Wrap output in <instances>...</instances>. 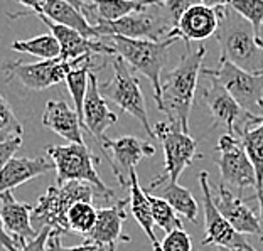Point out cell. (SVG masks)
<instances>
[{
  "mask_svg": "<svg viewBox=\"0 0 263 251\" xmlns=\"http://www.w3.org/2000/svg\"><path fill=\"white\" fill-rule=\"evenodd\" d=\"M206 47H191L186 43V51L174 69H171L160 83V100L157 108L169 118L171 123L181 127L189 133V115L194 103V94L202 69Z\"/></svg>",
  "mask_w": 263,
  "mask_h": 251,
  "instance_id": "6da1fadb",
  "label": "cell"
},
{
  "mask_svg": "<svg viewBox=\"0 0 263 251\" xmlns=\"http://www.w3.org/2000/svg\"><path fill=\"white\" fill-rule=\"evenodd\" d=\"M219 26L216 41L221 49V59L236 64L250 73H263V51L256 44V34L253 26L241 14L231 7L218 9Z\"/></svg>",
  "mask_w": 263,
  "mask_h": 251,
  "instance_id": "7a4b0ae2",
  "label": "cell"
},
{
  "mask_svg": "<svg viewBox=\"0 0 263 251\" xmlns=\"http://www.w3.org/2000/svg\"><path fill=\"white\" fill-rule=\"evenodd\" d=\"M98 196L91 184L83 181H69L64 184H54L39 197L37 204L32 209V224L35 229L49 228L58 235L69 233L68 211L80 201L91 202Z\"/></svg>",
  "mask_w": 263,
  "mask_h": 251,
  "instance_id": "3957f363",
  "label": "cell"
},
{
  "mask_svg": "<svg viewBox=\"0 0 263 251\" xmlns=\"http://www.w3.org/2000/svg\"><path fill=\"white\" fill-rule=\"evenodd\" d=\"M115 47V52L127 63L132 69L139 71L154 88V100H160V83H162V69L169 57V47L177 43L179 37H167L162 41L151 39H130L123 35H108L105 37Z\"/></svg>",
  "mask_w": 263,
  "mask_h": 251,
  "instance_id": "277c9868",
  "label": "cell"
},
{
  "mask_svg": "<svg viewBox=\"0 0 263 251\" xmlns=\"http://www.w3.org/2000/svg\"><path fill=\"white\" fill-rule=\"evenodd\" d=\"M46 155L54 162L58 184L83 181L91 184L97 189L98 197H103V199L115 197L113 190L105 186V182L101 181L97 169H95V160L97 162L100 160L98 157L95 159L93 150L86 143L69 142V145H51L46 148Z\"/></svg>",
  "mask_w": 263,
  "mask_h": 251,
  "instance_id": "5b68a950",
  "label": "cell"
},
{
  "mask_svg": "<svg viewBox=\"0 0 263 251\" xmlns=\"http://www.w3.org/2000/svg\"><path fill=\"white\" fill-rule=\"evenodd\" d=\"M113 64V78L111 81H106L100 85V91L105 96L108 103L117 105L118 108L127 111L139 122L143 130L147 131L148 137L155 139V131L151 127L147 115L145 100H143V93L140 89V81L134 73H132L130 66L123 61V59L115 54L111 56Z\"/></svg>",
  "mask_w": 263,
  "mask_h": 251,
  "instance_id": "8992f818",
  "label": "cell"
},
{
  "mask_svg": "<svg viewBox=\"0 0 263 251\" xmlns=\"http://www.w3.org/2000/svg\"><path fill=\"white\" fill-rule=\"evenodd\" d=\"M93 27L100 37L123 35V37L130 39L162 41L171 37L174 24L167 15L162 4H154L145 10L132 12L117 21H101Z\"/></svg>",
  "mask_w": 263,
  "mask_h": 251,
  "instance_id": "52a82bcc",
  "label": "cell"
},
{
  "mask_svg": "<svg viewBox=\"0 0 263 251\" xmlns=\"http://www.w3.org/2000/svg\"><path fill=\"white\" fill-rule=\"evenodd\" d=\"M88 57H78L73 61H66L61 57L54 59H41L37 63L26 61H9L2 66L5 73V81H17L31 91H41L51 86H56L59 83L66 81V76L73 68L85 63Z\"/></svg>",
  "mask_w": 263,
  "mask_h": 251,
  "instance_id": "ba28073f",
  "label": "cell"
},
{
  "mask_svg": "<svg viewBox=\"0 0 263 251\" xmlns=\"http://www.w3.org/2000/svg\"><path fill=\"white\" fill-rule=\"evenodd\" d=\"M201 74L216 78L245 111L263 115V73H250L230 61L219 59L216 69L202 68Z\"/></svg>",
  "mask_w": 263,
  "mask_h": 251,
  "instance_id": "9c48e42d",
  "label": "cell"
},
{
  "mask_svg": "<svg viewBox=\"0 0 263 251\" xmlns=\"http://www.w3.org/2000/svg\"><path fill=\"white\" fill-rule=\"evenodd\" d=\"M155 139H159L164 148V172L160 177L177 182L179 177L187 167L194 162V159H201L197 153V143L187 131L171 122H159L154 127Z\"/></svg>",
  "mask_w": 263,
  "mask_h": 251,
  "instance_id": "30bf717a",
  "label": "cell"
},
{
  "mask_svg": "<svg viewBox=\"0 0 263 251\" xmlns=\"http://www.w3.org/2000/svg\"><path fill=\"white\" fill-rule=\"evenodd\" d=\"M199 184L202 190V209H204V240L202 244H214L236 251H252L253 246L228 223L214 202L211 194V181L208 172H199Z\"/></svg>",
  "mask_w": 263,
  "mask_h": 251,
  "instance_id": "8fae6325",
  "label": "cell"
},
{
  "mask_svg": "<svg viewBox=\"0 0 263 251\" xmlns=\"http://www.w3.org/2000/svg\"><path fill=\"white\" fill-rule=\"evenodd\" d=\"M216 150L219 152L218 167L223 184L235 187L238 190H243L247 187H256L253 165L250 162L247 152H245L241 140H238L236 135H221Z\"/></svg>",
  "mask_w": 263,
  "mask_h": 251,
  "instance_id": "7c38bea8",
  "label": "cell"
},
{
  "mask_svg": "<svg viewBox=\"0 0 263 251\" xmlns=\"http://www.w3.org/2000/svg\"><path fill=\"white\" fill-rule=\"evenodd\" d=\"M209 78V86L202 89V100L208 110L211 111L214 118V125H221L231 135H240L241 128L253 117L252 113L245 111L240 103L231 96V93L226 89L216 78Z\"/></svg>",
  "mask_w": 263,
  "mask_h": 251,
  "instance_id": "4fadbf2b",
  "label": "cell"
},
{
  "mask_svg": "<svg viewBox=\"0 0 263 251\" xmlns=\"http://www.w3.org/2000/svg\"><path fill=\"white\" fill-rule=\"evenodd\" d=\"M105 150L111 152V159L108 164L113 170V176L117 177L118 184L122 187H130V176L137 169L142 159L152 157L155 153V147L151 142L137 139V137H120V139H108L103 140Z\"/></svg>",
  "mask_w": 263,
  "mask_h": 251,
  "instance_id": "5bb4252c",
  "label": "cell"
},
{
  "mask_svg": "<svg viewBox=\"0 0 263 251\" xmlns=\"http://www.w3.org/2000/svg\"><path fill=\"white\" fill-rule=\"evenodd\" d=\"M83 122H85V131L91 137L93 143L97 145L101 155L108 160L110 155L106 153L103 147V140L106 137L105 131L118 122V115L108 108V101L100 91V83L95 71H91V74H89V85L85 98V106H83Z\"/></svg>",
  "mask_w": 263,
  "mask_h": 251,
  "instance_id": "9a60e30c",
  "label": "cell"
},
{
  "mask_svg": "<svg viewBox=\"0 0 263 251\" xmlns=\"http://www.w3.org/2000/svg\"><path fill=\"white\" fill-rule=\"evenodd\" d=\"M218 26H219L218 9L197 2L194 5H191L181 15L176 27L171 31V37H179L184 43L206 41L208 37L216 34Z\"/></svg>",
  "mask_w": 263,
  "mask_h": 251,
  "instance_id": "2e32d148",
  "label": "cell"
},
{
  "mask_svg": "<svg viewBox=\"0 0 263 251\" xmlns=\"http://www.w3.org/2000/svg\"><path fill=\"white\" fill-rule=\"evenodd\" d=\"M127 206H130V197L128 199H117L111 206L98 209L97 224H95L91 233L85 236V240L103 244L110 251H117L118 241H130V236L122 235L123 221L127 219Z\"/></svg>",
  "mask_w": 263,
  "mask_h": 251,
  "instance_id": "e0dca14e",
  "label": "cell"
},
{
  "mask_svg": "<svg viewBox=\"0 0 263 251\" xmlns=\"http://www.w3.org/2000/svg\"><path fill=\"white\" fill-rule=\"evenodd\" d=\"M32 206L17 201L12 190L0 194V216L9 235L24 246L27 241L37 236V229L32 224Z\"/></svg>",
  "mask_w": 263,
  "mask_h": 251,
  "instance_id": "ac0fdd59",
  "label": "cell"
},
{
  "mask_svg": "<svg viewBox=\"0 0 263 251\" xmlns=\"http://www.w3.org/2000/svg\"><path fill=\"white\" fill-rule=\"evenodd\" d=\"M219 213L228 219V223L241 235H260V218L243 202L240 196H235L226 184L218 187V197L214 199Z\"/></svg>",
  "mask_w": 263,
  "mask_h": 251,
  "instance_id": "d6986e66",
  "label": "cell"
},
{
  "mask_svg": "<svg viewBox=\"0 0 263 251\" xmlns=\"http://www.w3.org/2000/svg\"><path fill=\"white\" fill-rule=\"evenodd\" d=\"M52 169H56L54 162L49 157H43V155L34 159L12 157L0 170V194L19 187L35 177L44 176Z\"/></svg>",
  "mask_w": 263,
  "mask_h": 251,
  "instance_id": "ffe728a7",
  "label": "cell"
},
{
  "mask_svg": "<svg viewBox=\"0 0 263 251\" xmlns=\"http://www.w3.org/2000/svg\"><path fill=\"white\" fill-rule=\"evenodd\" d=\"M43 125L51 131H54L64 140L73 143H85L81 135V122L74 108L64 100H49L43 111Z\"/></svg>",
  "mask_w": 263,
  "mask_h": 251,
  "instance_id": "44dd1931",
  "label": "cell"
},
{
  "mask_svg": "<svg viewBox=\"0 0 263 251\" xmlns=\"http://www.w3.org/2000/svg\"><path fill=\"white\" fill-rule=\"evenodd\" d=\"M145 190L154 196H159V197H162V199H165L176 209L177 214H181V216H184L187 221H191V223H196L197 221L199 206H197V201L194 199V196L191 194L189 189L159 176L155 181L148 184V187Z\"/></svg>",
  "mask_w": 263,
  "mask_h": 251,
  "instance_id": "7402d4cb",
  "label": "cell"
},
{
  "mask_svg": "<svg viewBox=\"0 0 263 251\" xmlns=\"http://www.w3.org/2000/svg\"><path fill=\"white\" fill-rule=\"evenodd\" d=\"M250 162L253 165L256 187L255 197L258 204L263 202V115H256L241 128L240 135Z\"/></svg>",
  "mask_w": 263,
  "mask_h": 251,
  "instance_id": "603a6c76",
  "label": "cell"
},
{
  "mask_svg": "<svg viewBox=\"0 0 263 251\" xmlns=\"http://www.w3.org/2000/svg\"><path fill=\"white\" fill-rule=\"evenodd\" d=\"M130 213L135 218V221L139 223V226L143 229V233L147 235V238L151 240V244L154 251H160V241L155 236V223L152 216V206L148 201L147 190H143L139 184V177H137V170L132 172L130 176Z\"/></svg>",
  "mask_w": 263,
  "mask_h": 251,
  "instance_id": "cb8c5ba5",
  "label": "cell"
},
{
  "mask_svg": "<svg viewBox=\"0 0 263 251\" xmlns=\"http://www.w3.org/2000/svg\"><path fill=\"white\" fill-rule=\"evenodd\" d=\"M41 14L49 17L51 21H54L58 24H63V26L74 29V31L81 32L85 37L100 39V35L97 34L91 24H89L86 15L69 2H64V0H47Z\"/></svg>",
  "mask_w": 263,
  "mask_h": 251,
  "instance_id": "d4e9b609",
  "label": "cell"
},
{
  "mask_svg": "<svg viewBox=\"0 0 263 251\" xmlns=\"http://www.w3.org/2000/svg\"><path fill=\"white\" fill-rule=\"evenodd\" d=\"M10 47L17 52H26V54L35 56L39 59H54L61 56V46L52 34L35 35L32 39H24L12 43Z\"/></svg>",
  "mask_w": 263,
  "mask_h": 251,
  "instance_id": "484cf974",
  "label": "cell"
},
{
  "mask_svg": "<svg viewBox=\"0 0 263 251\" xmlns=\"http://www.w3.org/2000/svg\"><path fill=\"white\" fill-rule=\"evenodd\" d=\"M98 209L91 202L80 201L69 207L68 211V226L71 233L81 235L83 238L88 236L97 224Z\"/></svg>",
  "mask_w": 263,
  "mask_h": 251,
  "instance_id": "4316f807",
  "label": "cell"
},
{
  "mask_svg": "<svg viewBox=\"0 0 263 251\" xmlns=\"http://www.w3.org/2000/svg\"><path fill=\"white\" fill-rule=\"evenodd\" d=\"M147 194H148V201H151V206H152V216H154L155 226H159L165 235L174 229L182 228L181 218L177 216L176 209L172 207L169 202L162 199V197L154 196L151 192H147Z\"/></svg>",
  "mask_w": 263,
  "mask_h": 251,
  "instance_id": "83f0119b",
  "label": "cell"
},
{
  "mask_svg": "<svg viewBox=\"0 0 263 251\" xmlns=\"http://www.w3.org/2000/svg\"><path fill=\"white\" fill-rule=\"evenodd\" d=\"M24 128L21 122L17 120L14 110L9 101L0 94V140H7L12 137H21Z\"/></svg>",
  "mask_w": 263,
  "mask_h": 251,
  "instance_id": "f1b7e54d",
  "label": "cell"
},
{
  "mask_svg": "<svg viewBox=\"0 0 263 251\" xmlns=\"http://www.w3.org/2000/svg\"><path fill=\"white\" fill-rule=\"evenodd\" d=\"M230 5L250 21L255 32L260 35V29L263 26V0H231Z\"/></svg>",
  "mask_w": 263,
  "mask_h": 251,
  "instance_id": "f546056e",
  "label": "cell"
},
{
  "mask_svg": "<svg viewBox=\"0 0 263 251\" xmlns=\"http://www.w3.org/2000/svg\"><path fill=\"white\" fill-rule=\"evenodd\" d=\"M160 251H193V240L182 228L174 229L160 241Z\"/></svg>",
  "mask_w": 263,
  "mask_h": 251,
  "instance_id": "4dcf8cb0",
  "label": "cell"
},
{
  "mask_svg": "<svg viewBox=\"0 0 263 251\" xmlns=\"http://www.w3.org/2000/svg\"><path fill=\"white\" fill-rule=\"evenodd\" d=\"M47 251H110V249L103 246V244L91 243L86 240L83 244H78V246H64L61 243V235L51 231V236L47 240Z\"/></svg>",
  "mask_w": 263,
  "mask_h": 251,
  "instance_id": "1f68e13d",
  "label": "cell"
},
{
  "mask_svg": "<svg viewBox=\"0 0 263 251\" xmlns=\"http://www.w3.org/2000/svg\"><path fill=\"white\" fill-rule=\"evenodd\" d=\"M197 2H199V0H164L162 5L167 12V15L171 17V21L176 27L177 21L181 19V15L184 14V12H186L191 5H194Z\"/></svg>",
  "mask_w": 263,
  "mask_h": 251,
  "instance_id": "d6a6232c",
  "label": "cell"
},
{
  "mask_svg": "<svg viewBox=\"0 0 263 251\" xmlns=\"http://www.w3.org/2000/svg\"><path fill=\"white\" fill-rule=\"evenodd\" d=\"M22 145V135L21 137H12L7 140H0V170L4 169V165L14 157L15 152L19 150Z\"/></svg>",
  "mask_w": 263,
  "mask_h": 251,
  "instance_id": "836d02e7",
  "label": "cell"
},
{
  "mask_svg": "<svg viewBox=\"0 0 263 251\" xmlns=\"http://www.w3.org/2000/svg\"><path fill=\"white\" fill-rule=\"evenodd\" d=\"M51 236V229L49 228H43L39 229L37 236L32 238L31 241H27L21 251H47V240Z\"/></svg>",
  "mask_w": 263,
  "mask_h": 251,
  "instance_id": "e575fe53",
  "label": "cell"
},
{
  "mask_svg": "<svg viewBox=\"0 0 263 251\" xmlns=\"http://www.w3.org/2000/svg\"><path fill=\"white\" fill-rule=\"evenodd\" d=\"M21 5H24V7L31 9V10H26V12H15V14H10V12H7V15L10 17V19H19V17H24V15H29V14H34L37 15L43 12V7L44 4L47 2V0H17Z\"/></svg>",
  "mask_w": 263,
  "mask_h": 251,
  "instance_id": "d590c367",
  "label": "cell"
},
{
  "mask_svg": "<svg viewBox=\"0 0 263 251\" xmlns=\"http://www.w3.org/2000/svg\"><path fill=\"white\" fill-rule=\"evenodd\" d=\"M0 246L5 248L7 251H21V243L15 241L14 238H12L7 229H5L4 226V221H2V216H0Z\"/></svg>",
  "mask_w": 263,
  "mask_h": 251,
  "instance_id": "8d00e7d4",
  "label": "cell"
},
{
  "mask_svg": "<svg viewBox=\"0 0 263 251\" xmlns=\"http://www.w3.org/2000/svg\"><path fill=\"white\" fill-rule=\"evenodd\" d=\"M199 2L204 5H209V7L219 9V7H224V5H230L231 0H199Z\"/></svg>",
  "mask_w": 263,
  "mask_h": 251,
  "instance_id": "74e56055",
  "label": "cell"
},
{
  "mask_svg": "<svg viewBox=\"0 0 263 251\" xmlns=\"http://www.w3.org/2000/svg\"><path fill=\"white\" fill-rule=\"evenodd\" d=\"M132 2H152V4H162L164 0H132Z\"/></svg>",
  "mask_w": 263,
  "mask_h": 251,
  "instance_id": "f35d334b",
  "label": "cell"
},
{
  "mask_svg": "<svg viewBox=\"0 0 263 251\" xmlns=\"http://www.w3.org/2000/svg\"><path fill=\"white\" fill-rule=\"evenodd\" d=\"M256 44L260 46V49L263 51V37H260V35H256Z\"/></svg>",
  "mask_w": 263,
  "mask_h": 251,
  "instance_id": "ab89813d",
  "label": "cell"
},
{
  "mask_svg": "<svg viewBox=\"0 0 263 251\" xmlns=\"http://www.w3.org/2000/svg\"><path fill=\"white\" fill-rule=\"evenodd\" d=\"M216 251H236V249H230V248H223V246H218Z\"/></svg>",
  "mask_w": 263,
  "mask_h": 251,
  "instance_id": "60d3db41",
  "label": "cell"
},
{
  "mask_svg": "<svg viewBox=\"0 0 263 251\" xmlns=\"http://www.w3.org/2000/svg\"><path fill=\"white\" fill-rule=\"evenodd\" d=\"M260 219H263V202L260 204Z\"/></svg>",
  "mask_w": 263,
  "mask_h": 251,
  "instance_id": "b9f144b4",
  "label": "cell"
},
{
  "mask_svg": "<svg viewBox=\"0 0 263 251\" xmlns=\"http://www.w3.org/2000/svg\"><path fill=\"white\" fill-rule=\"evenodd\" d=\"M260 241L263 243V235H260Z\"/></svg>",
  "mask_w": 263,
  "mask_h": 251,
  "instance_id": "7bdbcfd3",
  "label": "cell"
},
{
  "mask_svg": "<svg viewBox=\"0 0 263 251\" xmlns=\"http://www.w3.org/2000/svg\"><path fill=\"white\" fill-rule=\"evenodd\" d=\"M252 251H256V249H255V248H253V249H252Z\"/></svg>",
  "mask_w": 263,
  "mask_h": 251,
  "instance_id": "ee69618b",
  "label": "cell"
}]
</instances>
